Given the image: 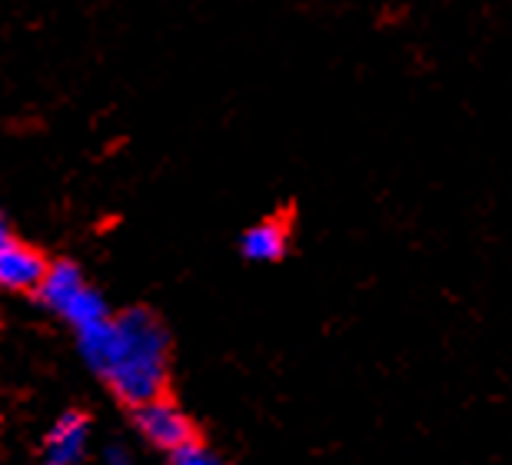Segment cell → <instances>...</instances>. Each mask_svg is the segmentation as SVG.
<instances>
[{
    "label": "cell",
    "mask_w": 512,
    "mask_h": 465,
    "mask_svg": "<svg viewBox=\"0 0 512 465\" xmlns=\"http://www.w3.org/2000/svg\"><path fill=\"white\" fill-rule=\"evenodd\" d=\"M133 422H137V429L143 432V439H150L153 446L170 452V456L177 449L190 446V442H197V429H193V422L187 419V412H183L177 402H170L167 396L133 409Z\"/></svg>",
    "instance_id": "3957f363"
},
{
    "label": "cell",
    "mask_w": 512,
    "mask_h": 465,
    "mask_svg": "<svg viewBox=\"0 0 512 465\" xmlns=\"http://www.w3.org/2000/svg\"><path fill=\"white\" fill-rule=\"evenodd\" d=\"M90 419L84 412H64L44 436V465H77L87 452Z\"/></svg>",
    "instance_id": "5b68a950"
},
{
    "label": "cell",
    "mask_w": 512,
    "mask_h": 465,
    "mask_svg": "<svg viewBox=\"0 0 512 465\" xmlns=\"http://www.w3.org/2000/svg\"><path fill=\"white\" fill-rule=\"evenodd\" d=\"M286 246H290L286 226L280 220H263V223L250 226V230L243 233L240 250L253 263H276L286 253Z\"/></svg>",
    "instance_id": "8992f818"
},
{
    "label": "cell",
    "mask_w": 512,
    "mask_h": 465,
    "mask_svg": "<svg viewBox=\"0 0 512 465\" xmlns=\"http://www.w3.org/2000/svg\"><path fill=\"white\" fill-rule=\"evenodd\" d=\"M34 296L50 309V313H57L64 323L74 326L77 333H87V329H94V326L110 319V309L104 303V296L87 286L80 266L70 263V260L50 263V273L44 279V286H40Z\"/></svg>",
    "instance_id": "7a4b0ae2"
},
{
    "label": "cell",
    "mask_w": 512,
    "mask_h": 465,
    "mask_svg": "<svg viewBox=\"0 0 512 465\" xmlns=\"http://www.w3.org/2000/svg\"><path fill=\"white\" fill-rule=\"evenodd\" d=\"M87 366L107 382L110 392L140 409L163 399L170 379V339L150 309H127L87 333H77Z\"/></svg>",
    "instance_id": "6da1fadb"
},
{
    "label": "cell",
    "mask_w": 512,
    "mask_h": 465,
    "mask_svg": "<svg viewBox=\"0 0 512 465\" xmlns=\"http://www.w3.org/2000/svg\"><path fill=\"white\" fill-rule=\"evenodd\" d=\"M170 465H223V462H220L217 452H210V449L197 439V442H190V446H183V449L173 452V456H170Z\"/></svg>",
    "instance_id": "52a82bcc"
},
{
    "label": "cell",
    "mask_w": 512,
    "mask_h": 465,
    "mask_svg": "<svg viewBox=\"0 0 512 465\" xmlns=\"http://www.w3.org/2000/svg\"><path fill=\"white\" fill-rule=\"evenodd\" d=\"M50 273V263L44 253L20 240H4L0 243V286L4 289H24V293H37L44 286Z\"/></svg>",
    "instance_id": "277c9868"
},
{
    "label": "cell",
    "mask_w": 512,
    "mask_h": 465,
    "mask_svg": "<svg viewBox=\"0 0 512 465\" xmlns=\"http://www.w3.org/2000/svg\"><path fill=\"white\" fill-rule=\"evenodd\" d=\"M4 240H10V230H7V220L0 216V243H4Z\"/></svg>",
    "instance_id": "9c48e42d"
},
{
    "label": "cell",
    "mask_w": 512,
    "mask_h": 465,
    "mask_svg": "<svg viewBox=\"0 0 512 465\" xmlns=\"http://www.w3.org/2000/svg\"><path fill=\"white\" fill-rule=\"evenodd\" d=\"M104 462H107V465H133V456H130V452H127L124 446H107Z\"/></svg>",
    "instance_id": "ba28073f"
}]
</instances>
